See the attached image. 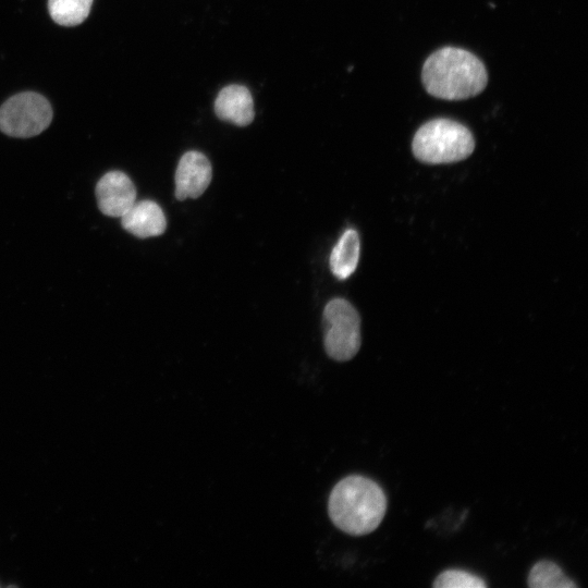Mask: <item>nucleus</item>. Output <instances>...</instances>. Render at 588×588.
<instances>
[{
  "instance_id": "f257e3e1",
  "label": "nucleus",
  "mask_w": 588,
  "mask_h": 588,
  "mask_svg": "<svg viewBox=\"0 0 588 588\" xmlns=\"http://www.w3.org/2000/svg\"><path fill=\"white\" fill-rule=\"evenodd\" d=\"M421 79L429 95L461 100L480 94L488 83V74L485 64L471 52L443 47L427 58Z\"/></svg>"
},
{
  "instance_id": "f03ea898",
  "label": "nucleus",
  "mask_w": 588,
  "mask_h": 588,
  "mask_svg": "<svg viewBox=\"0 0 588 588\" xmlns=\"http://www.w3.org/2000/svg\"><path fill=\"white\" fill-rule=\"evenodd\" d=\"M387 497L373 480L352 475L340 480L328 501L331 522L340 530L352 536L372 532L387 512Z\"/></svg>"
},
{
  "instance_id": "7ed1b4c3",
  "label": "nucleus",
  "mask_w": 588,
  "mask_h": 588,
  "mask_svg": "<svg viewBox=\"0 0 588 588\" xmlns=\"http://www.w3.org/2000/svg\"><path fill=\"white\" fill-rule=\"evenodd\" d=\"M475 149L471 132L462 123L438 118L422 124L414 135L412 150L424 163H452L466 159Z\"/></svg>"
},
{
  "instance_id": "20e7f679",
  "label": "nucleus",
  "mask_w": 588,
  "mask_h": 588,
  "mask_svg": "<svg viewBox=\"0 0 588 588\" xmlns=\"http://www.w3.org/2000/svg\"><path fill=\"white\" fill-rule=\"evenodd\" d=\"M323 345L329 357L338 362L352 359L362 344L360 317L344 298L331 299L323 309Z\"/></svg>"
},
{
  "instance_id": "39448f33",
  "label": "nucleus",
  "mask_w": 588,
  "mask_h": 588,
  "mask_svg": "<svg viewBox=\"0 0 588 588\" xmlns=\"http://www.w3.org/2000/svg\"><path fill=\"white\" fill-rule=\"evenodd\" d=\"M52 114L51 105L42 95L16 94L0 107V131L12 137H33L50 125Z\"/></svg>"
},
{
  "instance_id": "423d86ee",
  "label": "nucleus",
  "mask_w": 588,
  "mask_h": 588,
  "mask_svg": "<svg viewBox=\"0 0 588 588\" xmlns=\"http://www.w3.org/2000/svg\"><path fill=\"white\" fill-rule=\"evenodd\" d=\"M212 168L208 158L196 150L185 152L175 171V197L177 200L198 198L209 186Z\"/></svg>"
},
{
  "instance_id": "0eeeda50",
  "label": "nucleus",
  "mask_w": 588,
  "mask_h": 588,
  "mask_svg": "<svg viewBox=\"0 0 588 588\" xmlns=\"http://www.w3.org/2000/svg\"><path fill=\"white\" fill-rule=\"evenodd\" d=\"M99 210L109 217H122L135 203L136 189L132 180L121 171L106 173L96 185Z\"/></svg>"
},
{
  "instance_id": "6e6552de",
  "label": "nucleus",
  "mask_w": 588,
  "mask_h": 588,
  "mask_svg": "<svg viewBox=\"0 0 588 588\" xmlns=\"http://www.w3.org/2000/svg\"><path fill=\"white\" fill-rule=\"evenodd\" d=\"M215 112L222 121L238 126L250 124L255 117L250 91L237 84L223 87L215 100Z\"/></svg>"
},
{
  "instance_id": "1a4fd4ad",
  "label": "nucleus",
  "mask_w": 588,
  "mask_h": 588,
  "mask_svg": "<svg viewBox=\"0 0 588 588\" xmlns=\"http://www.w3.org/2000/svg\"><path fill=\"white\" fill-rule=\"evenodd\" d=\"M120 218L123 229L139 238L159 236L167 228L162 209L152 200L135 201Z\"/></svg>"
},
{
  "instance_id": "9d476101",
  "label": "nucleus",
  "mask_w": 588,
  "mask_h": 588,
  "mask_svg": "<svg viewBox=\"0 0 588 588\" xmlns=\"http://www.w3.org/2000/svg\"><path fill=\"white\" fill-rule=\"evenodd\" d=\"M360 254V241L356 230L347 229L333 247L329 265L331 272L339 280H345L357 268Z\"/></svg>"
},
{
  "instance_id": "9b49d317",
  "label": "nucleus",
  "mask_w": 588,
  "mask_h": 588,
  "mask_svg": "<svg viewBox=\"0 0 588 588\" xmlns=\"http://www.w3.org/2000/svg\"><path fill=\"white\" fill-rule=\"evenodd\" d=\"M527 584L530 588H576L562 568L552 561L541 560L532 565Z\"/></svg>"
},
{
  "instance_id": "f8f14e48",
  "label": "nucleus",
  "mask_w": 588,
  "mask_h": 588,
  "mask_svg": "<svg viewBox=\"0 0 588 588\" xmlns=\"http://www.w3.org/2000/svg\"><path fill=\"white\" fill-rule=\"evenodd\" d=\"M91 4L93 0H48V10L57 24L71 27L87 19Z\"/></svg>"
},
{
  "instance_id": "ddd939ff",
  "label": "nucleus",
  "mask_w": 588,
  "mask_h": 588,
  "mask_svg": "<svg viewBox=\"0 0 588 588\" xmlns=\"http://www.w3.org/2000/svg\"><path fill=\"white\" fill-rule=\"evenodd\" d=\"M434 588H486L485 580L462 569H446L440 573L434 581Z\"/></svg>"
}]
</instances>
